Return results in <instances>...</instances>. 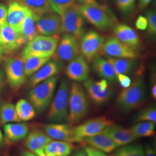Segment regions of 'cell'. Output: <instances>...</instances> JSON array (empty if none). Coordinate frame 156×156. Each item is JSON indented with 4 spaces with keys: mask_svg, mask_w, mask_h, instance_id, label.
<instances>
[{
    "mask_svg": "<svg viewBox=\"0 0 156 156\" xmlns=\"http://www.w3.org/2000/svg\"><path fill=\"white\" fill-rule=\"evenodd\" d=\"M25 139L24 145L27 151L38 156H46L45 146L53 140L44 131L38 128L32 130Z\"/></svg>",
    "mask_w": 156,
    "mask_h": 156,
    "instance_id": "obj_15",
    "label": "cell"
},
{
    "mask_svg": "<svg viewBox=\"0 0 156 156\" xmlns=\"http://www.w3.org/2000/svg\"><path fill=\"white\" fill-rule=\"evenodd\" d=\"M155 123L151 122H138L130 128L133 134L140 137H153L155 135Z\"/></svg>",
    "mask_w": 156,
    "mask_h": 156,
    "instance_id": "obj_33",
    "label": "cell"
},
{
    "mask_svg": "<svg viewBox=\"0 0 156 156\" xmlns=\"http://www.w3.org/2000/svg\"><path fill=\"white\" fill-rule=\"evenodd\" d=\"M76 2L80 5H101L98 2L97 0H76Z\"/></svg>",
    "mask_w": 156,
    "mask_h": 156,
    "instance_id": "obj_44",
    "label": "cell"
},
{
    "mask_svg": "<svg viewBox=\"0 0 156 156\" xmlns=\"http://www.w3.org/2000/svg\"><path fill=\"white\" fill-rule=\"evenodd\" d=\"M2 53H1L0 51V62L1 61V58H2Z\"/></svg>",
    "mask_w": 156,
    "mask_h": 156,
    "instance_id": "obj_52",
    "label": "cell"
},
{
    "mask_svg": "<svg viewBox=\"0 0 156 156\" xmlns=\"http://www.w3.org/2000/svg\"><path fill=\"white\" fill-rule=\"evenodd\" d=\"M0 121L2 124L20 122L17 115L15 106L11 102L0 104Z\"/></svg>",
    "mask_w": 156,
    "mask_h": 156,
    "instance_id": "obj_31",
    "label": "cell"
},
{
    "mask_svg": "<svg viewBox=\"0 0 156 156\" xmlns=\"http://www.w3.org/2000/svg\"><path fill=\"white\" fill-rule=\"evenodd\" d=\"M115 156H145L144 147L139 144H130L117 147L115 151Z\"/></svg>",
    "mask_w": 156,
    "mask_h": 156,
    "instance_id": "obj_34",
    "label": "cell"
},
{
    "mask_svg": "<svg viewBox=\"0 0 156 156\" xmlns=\"http://www.w3.org/2000/svg\"><path fill=\"white\" fill-rule=\"evenodd\" d=\"M82 149L86 152L87 156H108L105 153L84 143L82 145Z\"/></svg>",
    "mask_w": 156,
    "mask_h": 156,
    "instance_id": "obj_39",
    "label": "cell"
},
{
    "mask_svg": "<svg viewBox=\"0 0 156 156\" xmlns=\"http://www.w3.org/2000/svg\"><path fill=\"white\" fill-rule=\"evenodd\" d=\"M75 5L59 15L61 20V32L73 35L80 41L86 33L85 19Z\"/></svg>",
    "mask_w": 156,
    "mask_h": 156,
    "instance_id": "obj_7",
    "label": "cell"
},
{
    "mask_svg": "<svg viewBox=\"0 0 156 156\" xmlns=\"http://www.w3.org/2000/svg\"><path fill=\"white\" fill-rule=\"evenodd\" d=\"M73 156H87L86 152L84 151L83 149L82 148L78 149L75 151L73 154Z\"/></svg>",
    "mask_w": 156,
    "mask_h": 156,
    "instance_id": "obj_48",
    "label": "cell"
},
{
    "mask_svg": "<svg viewBox=\"0 0 156 156\" xmlns=\"http://www.w3.org/2000/svg\"><path fill=\"white\" fill-rule=\"evenodd\" d=\"M82 142L90 145L105 153H111L119 147V146L109 137L102 133L84 138L82 140Z\"/></svg>",
    "mask_w": 156,
    "mask_h": 156,
    "instance_id": "obj_25",
    "label": "cell"
},
{
    "mask_svg": "<svg viewBox=\"0 0 156 156\" xmlns=\"http://www.w3.org/2000/svg\"><path fill=\"white\" fill-rule=\"evenodd\" d=\"M144 149L145 156H156L155 148L151 144H147Z\"/></svg>",
    "mask_w": 156,
    "mask_h": 156,
    "instance_id": "obj_43",
    "label": "cell"
},
{
    "mask_svg": "<svg viewBox=\"0 0 156 156\" xmlns=\"http://www.w3.org/2000/svg\"><path fill=\"white\" fill-rule=\"evenodd\" d=\"M1 44L4 53L9 54L22 46L19 34L6 23L1 25Z\"/></svg>",
    "mask_w": 156,
    "mask_h": 156,
    "instance_id": "obj_20",
    "label": "cell"
},
{
    "mask_svg": "<svg viewBox=\"0 0 156 156\" xmlns=\"http://www.w3.org/2000/svg\"><path fill=\"white\" fill-rule=\"evenodd\" d=\"M134 122H151L156 123V108L155 105L147 106L140 111L136 114L134 119Z\"/></svg>",
    "mask_w": 156,
    "mask_h": 156,
    "instance_id": "obj_35",
    "label": "cell"
},
{
    "mask_svg": "<svg viewBox=\"0 0 156 156\" xmlns=\"http://www.w3.org/2000/svg\"><path fill=\"white\" fill-rule=\"evenodd\" d=\"M146 97L145 79L140 73L129 87L124 89L118 95L116 106L121 112L129 113L138 108L145 101Z\"/></svg>",
    "mask_w": 156,
    "mask_h": 156,
    "instance_id": "obj_1",
    "label": "cell"
},
{
    "mask_svg": "<svg viewBox=\"0 0 156 156\" xmlns=\"http://www.w3.org/2000/svg\"><path fill=\"white\" fill-rule=\"evenodd\" d=\"M5 1H12V0H5Z\"/></svg>",
    "mask_w": 156,
    "mask_h": 156,
    "instance_id": "obj_54",
    "label": "cell"
},
{
    "mask_svg": "<svg viewBox=\"0 0 156 156\" xmlns=\"http://www.w3.org/2000/svg\"><path fill=\"white\" fill-rule=\"evenodd\" d=\"M93 70L98 76L111 83L116 80L117 75L107 60L98 57L92 62Z\"/></svg>",
    "mask_w": 156,
    "mask_h": 156,
    "instance_id": "obj_26",
    "label": "cell"
},
{
    "mask_svg": "<svg viewBox=\"0 0 156 156\" xmlns=\"http://www.w3.org/2000/svg\"><path fill=\"white\" fill-rule=\"evenodd\" d=\"M84 19L101 31L113 28L116 24V19L112 13L105 6L75 5Z\"/></svg>",
    "mask_w": 156,
    "mask_h": 156,
    "instance_id": "obj_5",
    "label": "cell"
},
{
    "mask_svg": "<svg viewBox=\"0 0 156 156\" xmlns=\"http://www.w3.org/2000/svg\"><path fill=\"white\" fill-rule=\"evenodd\" d=\"M102 134L109 137L119 147L129 144L137 139L130 128L127 129L114 124L107 127Z\"/></svg>",
    "mask_w": 156,
    "mask_h": 156,
    "instance_id": "obj_19",
    "label": "cell"
},
{
    "mask_svg": "<svg viewBox=\"0 0 156 156\" xmlns=\"http://www.w3.org/2000/svg\"><path fill=\"white\" fill-rule=\"evenodd\" d=\"M83 88L87 96L97 105H103L111 99L114 90L105 79L95 81L88 78L83 82Z\"/></svg>",
    "mask_w": 156,
    "mask_h": 156,
    "instance_id": "obj_8",
    "label": "cell"
},
{
    "mask_svg": "<svg viewBox=\"0 0 156 156\" xmlns=\"http://www.w3.org/2000/svg\"><path fill=\"white\" fill-rule=\"evenodd\" d=\"M153 0H138V8L139 10H144L149 5Z\"/></svg>",
    "mask_w": 156,
    "mask_h": 156,
    "instance_id": "obj_46",
    "label": "cell"
},
{
    "mask_svg": "<svg viewBox=\"0 0 156 156\" xmlns=\"http://www.w3.org/2000/svg\"><path fill=\"white\" fill-rule=\"evenodd\" d=\"M102 51L109 57L136 59L140 57L137 50L123 44L115 37L105 40Z\"/></svg>",
    "mask_w": 156,
    "mask_h": 156,
    "instance_id": "obj_12",
    "label": "cell"
},
{
    "mask_svg": "<svg viewBox=\"0 0 156 156\" xmlns=\"http://www.w3.org/2000/svg\"><path fill=\"white\" fill-rule=\"evenodd\" d=\"M38 16L51 12L49 0H16Z\"/></svg>",
    "mask_w": 156,
    "mask_h": 156,
    "instance_id": "obj_32",
    "label": "cell"
},
{
    "mask_svg": "<svg viewBox=\"0 0 156 156\" xmlns=\"http://www.w3.org/2000/svg\"><path fill=\"white\" fill-rule=\"evenodd\" d=\"M105 38L94 30H91L84 34L80 42V48L82 55L86 58L87 62H91L102 51Z\"/></svg>",
    "mask_w": 156,
    "mask_h": 156,
    "instance_id": "obj_10",
    "label": "cell"
},
{
    "mask_svg": "<svg viewBox=\"0 0 156 156\" xmlns=\"http://www.w3.org/2000/svg\"><path fill=\"white\" fill-rule=\"evenodd\" d=\"M151 94L153 99H156V75L152 76L151 79Z\"/></svg>",
    "mask_w": 156,
    "mask_h": 156,
    "instance_id": "obj_45",
    "label": "cell"
},
{
    "mask_svg": "<svg viewBox=\"0 0 156 156\" xmlns=\"http://www.w3.org/2000/svg\"><path fill=\"white\" fill-rule=\"evenodd\" d=\"M20 156H38L30 151L23 150L20 152Z\"/></svg>",
    "mask_w": 156,
    "mask_h": 156,
    "instance_id": "obj_49",
    "label": "cell"
},
{
    "mask_svg": "<svg viewBox=\"0 0 156 156\" xmlns=\"http://www.w3.org/2000/svg\"><path fill=\"white\" fill-rule=\"evenodd\" d=\"M39 16L31 11L24 19L19 33L22 45H26L38 35L36 28V20Z\"/></svg>",
    "mask_w": 156,
    "mask_h": 156,
    "instance_id": "obj_23",
    "label": "cell"
},
{
    "mask_svg": "<svg viewBox=\"0 0 156 156\" xmlns=\"http://www.w3.org/2000/svg\"><path fill=\"white\" fill-rule=\"evenodd\" d=\"M5 73L6 80L12 89H19L26 82V75L22 57H13L6 59Z\"/></svg>",
    "mask_w": 156,
    "mask_h": 156,
    "instance_id": "obj_11",
    "label": "cell"
},
{
    "mask_svg": "<svg viewBox=\"0 0 156 156\" xmlns=\"http://www.w3.org/2000/svg\"><path fill=\"white\" fill-rule=\"evenodd\" d=\"M5 76L4 73L0 69V94L5 87Z\"/></svg>",
    "mask_w": 156,
    "mask_h": 156,
    "instance_id": "obj_47",
    "label": "cell"
},
{
    "mask_svg": "<svg viewBox=\"0 0 156 156\" xmlns=\"http://www.w3.org/2000/svg\"><path fill=\"white\" fill-rule=\"evenodd\" d=\"M136 0H116L117 8L122 14L128 15L134 11Z\"/></svg>",
    "mask_w": 156,
    "mask_h": 156,
    "instance_id": "obj_38",
    "label": "cell"
},
{
    "mask_svg": "<svg viewBox=\"0 0 156 156\" xmlns=\"http://www.w3.org/2000/svg\"><path fill=\"white\" fill-rule=\"evenodd\" d=\"M60 69L61 65L58 62L55 60L48 62L31 75L29 81L30 87H33L45 80L56 76Z\"/></svg>",
    "mask_w": 156,
    "mask_h": 156,
    "instance_id": "obj_22",
    "label": "cell"
},
{
    "mask_svg": "<svg viewBox=\"0 0 156 156\" xmlns=\"http://www.w3.org/2000/svg\"><path fill=\"white\" fill-rule=\"evenodd\" d=\"M73 147L69 142L52 140L45 146V154L46 156H69Z\"/></svg>",
    "mask_w": 156,
    "mask_h": 156,
    "instance_id": "obj_27",
    "label": "cell"
},
{
    "mask_svg": "<svg viewBox=\"0 0 156 156\" xmlns=\"http://www.w3.org/2000/svg\"><path fill=\"white\" fill-rule=\"evenodd\" d=\"M115 37L123 44L137 50L141 46V41L134 29L123 23L116 24L113 27Z\"/></svg>",
    "mask_w": 156,
    "mask_h": 156,
    "instance_id": "obj_21",
    "label": "cell"
},
{
    "mask_svg": "<svg viewBox=\"0 0 156 156\" xmlns=\"http://www.w3.org/2000/svg\"><path fill=\"white\" fill-rule=\"evenodd\" d=\"M106 60L112 66L116 75H128L134 70L136 65L135 59L109 57Z\"/></svg>",
    "mask_w": 156,
    "mask_h": 156,
    "instance_id": "obj_28",
    "label": "cell"
},
{
    "mask_svg": "<svg viewBox=\"0 0 156 156\" xmlns=\"http://www.w3.org/2000/svg\"><path fill=\"white\" fill-rule=\"evenodd\" d=\"M146 17L147 20V33L151 38L156 36V12L154 9H151L146 12Z\"/></svg>",
    "mask_w": 156,
    "mask_h": 156,
    "instance_id": "obj_37",
    "label": "cell"
},
{
    "mask_svg": "<svg viewBox=\"0 0 156 156\" xmlns=\"http://www.w3.org/2000/svg\"><path fill=\"white\" fill-rule=\"evenodd\" d=\"M116 80L119 82V83H120V86L123 87V89L128 87L132 83L131 79L130 78L128 77L127 75H123V74L117 75Z\"/></svg>",
    "mask_w": 156,
    "mask_h": 156,
    "instance_id": "obj_40",
    "label": "cell"
},
{
    "mask_svg": "<svg viewBox=\"0 0 156 156\" xmlns=\"http://www.w3.org/2000/svg\"><path fill=\"white\" fill-rule=\"evenodd\" d=\"M15 106L17 117L20 122H28L36 117L37 112L31 104L25 99H20Z\"/></svg>",
    "mask_w": 156,
    "mask_h": 156,
    "instance_id": "obj_29",
    "label": "cell"
},
{
    "mask_svg": "<svg viewBox=\"0 0 156 156\" xmlns=\"http://www.w3.org/2000/svg\"><path fill=\"white\" fill-rule=\"evenodd\" d=\"M89 111V102L86 91L78 82H73L70 88L68 123L69 125L77 124L87 115Z\"/></svg>",
    "mask_w": 156,
    "mask_h": 156,
    "instance_id": "obj_3",
    "label": "cell"
},
{
    "mask_svg": "<svg viewBox=\"0 0 156 156\" xmlns=\"http://www.w3.org/2000/svg\"><path fill=\"white\" fill-rule=\"evenodd\" d=\"M70 88L69 81L66 79H62L50 103L47 114V119L50 123L68 122Z\"/></svg>",
    "mask_w": 156,
    "mask_h": 156,
    "instance_id": "obj_2",
    "label": "cell"
},
{
    "mask_svg": "<svg viewBox=\"0 0 156 156\" xmlns=\"http://www.w3.org/2000/svg\"><path fill=\"white\" fill-rule=\"evenodd\" d=\"M51 11L58 15L76 4V0H49Z\"/></svg>",
    "mask_w": 156,
    "mask_h": 156,
    "instance_id": "obj_36",
    "label": "cell"
},
{
    "mask_svg": "<svg viewBox=\"0 0 156 156\" xmlns=\"http://www.w3.org/2000/svg\"><path fill=\"white\" fill-rule=\"evenodd\" d=\"M38 33L42 35H58L61 32V20L59 15L53 12L44 14L36 20Z\"/></svg>",
    "mask_w": 156,
    "mask_h": 156,
    "instance_id": "obj_14",
    "label": "cell"
},
{
    "mask_svg": "<svg viewBox=\"0 0 156 156\" xmlns=\"http://www.w3.org/2000/svg\"><path fill=\"white\" fill-rule=\"evenodd\" d=\"M0 51H1V53H4L3 48H2V45H1V42H0Z\"/></svg>",
    "mask_w": 156,
    "mask_h": 156,
    "instance_id": "obj_51",
    "label": "cell"
},
{
    "mask_svg": "<svg viewBox=\"0 0 156 156\" xmlns=\"http://www.w3.org/2000/svg\"><path fill=\"white\" fill-rule=\"evenodd\" d=\"M136 28L138 30L144 31L146 30L147 27V20L145 16L142 15H140L136 19L135 23Z\"/></svg>",
    "mask_w": 156,
    "mask_h": 156,
    "instance_id": "obj_41",
    "label": "cell"
},
{
    "mask_svg": "<svg viewBox=\"0 0 156 156\" xmlns=\"http://www.w3.org/2000/svg\"><path fill=\"white\" fill-rule=\"evenodd\" d=\"M83 55H80L68 64L66 73L69 79L76 82H82L89 77L90 67Z\"/></svg>",
    "mask_w": 156,
    "mask_h": 156,
    "instance_id": "obj_17",
    "label": "cell"
},
{
    "mask_svg": "<svg viewBox=\"0 0 156 156\" xmlns=\"http://www.w3.org/2000/svg\"><path fill=\"white\" fill-rule=\"evenodd\" d=\"M3 138H4L3 134H2V133L1 129L0 128V146H1V145H2V144L3 142Z\"/></svg>",
    "mask_w": 156,
    "mask_h": 156,
    "instance_id": "obj_50",
    "label": "cell"
},
{
    "mask_svg": "<svg viewBox=\"0 0 156 156\" xmlns=\"http://www.w3.org/2000/svg\"><path fill=\"white\" fill-rule=\"evenodd\" d=\"M60 39L57 35H38L26 44L21 54V57L23 59L31 56L51 57L56 52Z\"/></svg>",
    "mask_w": 156,
    "mask_h": 156,
    "instance_id": "obj_6",
    "label": "cell"
},
{
    "mask_svg": "<svg viewBox=\"0 0 156 156\" xmlns=\"http://www.w3.org/2000/svg\"><path fill=\"white\" fill-rule=\"evenodd\" d=\"M50 57L31 56L23 58L24 70L26 76H30L36 73L46 63L49 62Z\"/></svg>",
    "mask_w": 156,
    "mask_h": 156,
    "instance_id": "obj_30",
    "label": "cell"
},
{
    "mask_svg": "<svg viewBox=\"0 0 156 156\" xmlns=\"http://www.w3.org/2000/svg\"><path fill=\"white\" fill-rule=\"evenodd\" d=\"M1 25L0 24V42H1Z\"/></svg>",
    "mask_w": 156,
    "mask_h": 156,
    "instance_id": "obj_53",
    "label": "cell"
},
{
    "mask_svg": "<svg viewBox=\"0 0 156 156\" xmlns=\"http://www.w3.org/2000/svg\"><path fill=\"white\" fill-rule=\"evenodd\" d=\"M58 78L53 76L35 86L28 92V100L37 113L45 111L50 105L56 91Z\"/></svg>",
    "mask_w": 156,
    "mask_h": 156,
    "instance_id": "obj_4",
    "label": "cell"
},
{
    "mask_svg": "<svg viewBox=\"0 0 156 156\" xmlns=\"http://www.w3.org/2000/svg\"><path fill=\"white\" fill-rule=\"evenodd\" d=\"M112 124L113 123L111 120L104 116L92 118L73 127V134L78 142H82L84 138L102 133Z\"/></svg>",
    "mask_w": 156,
    "mask_h": 156,
    "instance_id": "obj_9",
    "label": "cell"
},
{
    "mask_svg": "<svg viewBox=\"0 0 156 156\" xmlns=\"http://www.w3.org/2000/svg\"><path fill=\"white\" fill-rule=\"evenodd\" d=\"M44 131L51 139L67 141L71 143L78 142L73 133V127L66 123H49L44 126Z\"/></svg>",
    "mask_w": 156,
    "mask_h": 156,
    "instance_id": "obj_18",
    "label": "cell"
},
{
    "mask_svg": "<svg viewBox=\"0 0 156 156\" xmlns=\"http://www.w3.org/2000/svg\"><path fill=\"white\" fill-rule=\"evenodd\" d=\"M32 11L16 0H12L8 8L6 23L19 34L25 17Z\"/></svg>",
    "mask_w": 156,
    "mask_h": 156,
    "instance_id": "obj_16",
    "label": "cell"
},
{
    "mask_svg": "<svg viewBox=\"0 0 156 156\" xmlns=\"http://www.w3.org/2000/svg\"><path fill=\"white\" fill-rule=\"evenodd\" d=\"M8 8L5 5L0 4V24L5 22L7 16Z\"/></svg>",
    "mask_w": 156,
    "mask_h": 156,
    "instance_id": "obj_42",
    "label": "cell"
},
{
    "mask_svg": "<svg viewBox=\"0 0 156 156\" xmlns=\"http://www.w3.org/2000/svg\"><path fill=\"white\" fill-rule=\"evenodd\" d=\"M56 51L59 60L69 62L81 55L80 41L73 35L64 34L60 39Z\"/></svg>",
    "mask_w": 156,
    "mask_h": 156,
    "instance_id": "obj_13",
    "label": "cell"
},
{
    "mask_svg": "<svg viewBox=\"0 0 156 156\" xmlns=\"http://www.w3.org/2000/svg\"><path fill=\"white\" fill-rule=\"evenodd\" d=\"M3 130L6 139L12 142L25 139L29 133L28 125L21 122L5 124Z\"/></svg>",
    "mask_w": 156,
    "mask_h": 156,
    "instance_id": "obj_24",
    "label": "cell"
}]
</instances>
